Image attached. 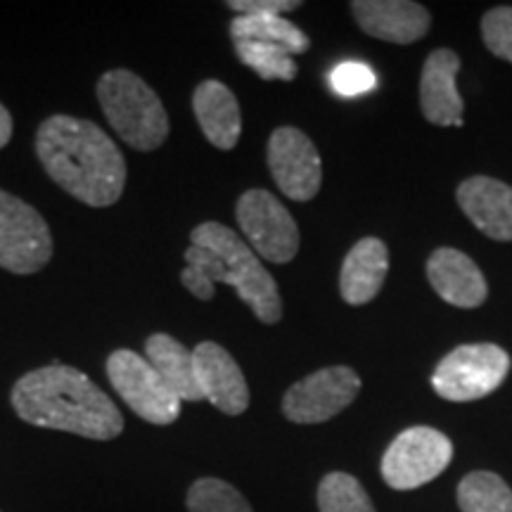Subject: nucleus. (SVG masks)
Here are the masks:
<instances>
[{
	"instance_id": "nucleus-1",
	"label": "nucleus",
	"mask_w": 512,
	"mask_h": 512,
	"mask_svg": "<svg viewBox=\"0 0 512 512\" xmlns=\"http://www.w3.org/2000/svg\"><path fill=\"white\" fill-rule=\"evenodd\" d=\"M36 155L64 192L88 207H112L126 188V159L98 124L55 114L36 131Z\"/></svg>"
},
{
	"instance_id": "nucleus-2",
	"label": "nucleus",
	"mask_w": 512,
	"mask_h": 512,
	"mask_svg": "<svg viewBox=\"0 0 512 512\" xmlns=\"http://www.w3.org/2000/svg\"><path fill=\"white\" fill-rule=\"evenodd\" d=\"M12 408L24 422L83 439L112 441L124 432V415L91 377L72 366H43L15 382Z\"/></svg>"
},
{
	"instance_id": "nucleus-3",
	"label": "nucleus",
	"mask_w": 512,
	"mask_h": 512,
	"mask_svg": "<svg viewBox=\"0 0 512 512\" xmlns=\"http://www.w3.org/2000/svg\"><path fill=\"white\" fill-rule=\"evenodd\" d=\"M185 266L202 273L211 283H226L238 290L261 323L273 325L283 318V299L278 283L266 271L254 249L235 230L216 221L200 223L190 233Z\"/></svg>"
},
{
	"instance_id": "nucleus-4",
	"label": "nucleus",
	"mask_w": 512,
	"mask_h": 512,
	"mask_svg": "<svg viewBox=\"0 0 512 512\" xmlns=\"http://www.w3.org/2000/svg\"><path fill=\"white\" fill-rule=\"evenodd\" d=\"M98 93L102 114L117 136L138 152H152L169 138L171 124L159 95L131 69H110L100 76Z\"/></svg>"
},
{
	"instance_id": "nucleus-5",
	"label": "nucleus",
	"mask_w": 512,
	"mask_h": 512,
	"mask_svg": "<svg viewBox=\"0 0 512 512\" xmlns=\"http://www.w3.org/2000/svg\"><path fill=\"white\" fill-rule=\"evenodd\" d=\"M105 370L114 392L138 418L159 427L174 425L178 420L183 401L171 392L145 356L131 349H117L107 358Z\"/></svg>"
},
{
	"instance_id": "nucleus-6",
	"label": "nucleus",
	"mask_w": 512,
	"mask_h": 512,
	"mask_svg": "<svg viewBox=\"0 0 512 512\" xmlns=\"http://www.w3.org/2000/svg\"><path fill=\"white\" fill-rule=\"evenodd\" d=\"M508 373V351L496 344H463L441 358L432 387L446 401H477L496 392Z\"/></svg>"
},
{
	"instance_id": "nucleus-7",
	"label": "nucleus",
	"mask_w": 512,
	"mask_h": 512,
	"mask_svg": "<svg viewBox=\"0 0 512 512\" xmlns=\"http://www.w3.org/2000/svg\"><path fill=\"white\" fill-rule=\"evenodd\" d=\"M53 259V233L38 211L0 188V268L31 275Z\"/></svg>"
},
{
	"instance_id": "nucleus-8",
	"label": "nucleus",
	"mask_w": 512,
	"mask_h": 512,
	"mask_svg": "<svg viewBox=\"0 0 512 512\" xmlns=\"http://www.w3.org/2000/svg\"><path fill=\"white\" fill-rule=\"evenodd\" d=\"M453 458V444L434 427H408L382 458V477L396 491H411L430 484Z\"/></svg>"
},
{
	"instance_id": "nucleus-9",
	"label": "nucleus",
	"mask_w": 512,
	"mask_h": 512,
	"mask_svg": "<svg viewBox=\"0 0 512 512\" xmlns=\"http://www.w3.org/2000/svg\"><path fill=\"white\" fill-rule=\"evenodd\" d=\"M245 242L271 264H290L299 252V228L273 192L247 190L235 207Z\"/></svg>"
},
{
	"instance_id": "nucleus-10",
	"label": "nucleus",
	"mask_w": 512,
	"mask_h": 512,
	"mask_svg": "<svg viewBox=\"0 0 512 512\" xmlns=\"http://www.w3.org/2000/svg\"><path fill=\"white\" fill-rule=\"evenodd\" d=\"M361 392V377L349 366H332L294 382L283 399V413L297 425H318L351 406Z\"/></svg>"
},
{
	"instance_id": "nucleus-11",
	"label": "nucleus",
	"mask_w": 512,
	"mask_h": 512,
	"mask_svg": "<svg viewBox=\"0 0 512 512\" xmlns=\"http://www.w3.org/2000/svg\"><path fill=\"white\" fill-rule=\"evenodd\" d=\"M268 169L287 200L311 202L323 183V162L304 131L280 126L268 140Z\"/></svg>"
},
{
	"instance_id": "nucleus-12",
	"label": "nucleus",
	"mask_w": 512,
	"mask_h": 512,
	"mask_svg": "<svg viewBox=\"0 0 512 512\" xmlns=\"http://www.w3.org/2000/svg\"><path fill=\"white\" fill-rule=\"evenodd\" d=\"M192 358L204 399L226 415L245 413L249 408V387L238 361L216 342L197 344Z\"/></svg>"
},
{
	"instance_id": "nucleus-13",
	"label": "nucleus",
	"mask_w": 512,
	"mask_h": 512,
	"mask_svg": "<svg viewBox=\"0 0 512 512\" xmlns=\"http://www.w3.org/2000/svg\"><path fill=\"white\" fill-rule=\"evenodd\" d=\"M351 12L368 36L399 46L425 38L432 24L430 12L411 0H354Z\"/></svg>"
},
{
	"instance_id": "nucleus-14",
	"label": "nucleus",
	"mask_w": 512,
	"mask_h": 512,
	"mask_svg": "<svg viewBox=\"0 0 512 512\" xmlns=\"http://www.w3.org/2000/svg\"><path fill=\"white\" fill-rule=\"evenodd\" d=\"M460 57L439 48L427 57L420 76V107L434 126H463V98L458 93Z\"/></svg>"
},
{
	"instance_id": "nucleus-15",
	"label": "nucleus",
	"mask_w": 512,
	"mask_h": 512,
	"mask_svg": "<svg viewBox=\"0 0 512 512\" xmlns=\"http://www.w3.org/2000/svg\"><path fill=\"white\" fill-rule=\"evenodd\" d=\"M456 197L467 219L486 238L512 240V188L508 183L489 176H472L460 183Z\"/></svg>"
},
{
	"instance_id": "nucleus-16",
	"label": "nucleus",
	"mask_w": 512,
	"mask_h": 512,
	"mask_svg": "<svg viewBox=\"0 0 512 512\" xmlns=\"http://www.w3.org/2000/svg\"><path fill=\"white\" fill-rule=\"evenodd\" d=\"M427 278L434 292L458 309H477L486 302V280L470 256L458 249L441 247L427 261Z\"/></svg>"
},
{
	"instance_id": "nucleus-17",
	"label": "nucleus",
	"mask_w": 512,
	"mask_h": 512,
	"mask_svg": "<svg viewBox=\"0 0 512 512\" xmlns=\"http://www.w3.org/2000/svg\"><path fill=\"white\" fill-rule=\"evenodd\" d=\"M192 112L204 138L219 150H233L242 133V114L235 93L226 83L207 79L192 93Z\"/></svg>"
},
{
	"instance_id": "nucleus-18",
	"label": "nucleus",
	"mask_w": 512,
	"mask_h": 512,
	"mask_svg": "<svg viewBox=\"0 0 512 512\" xmlns=\"http://www.w3.org/2000/svg\"><path fill=\"white\" fill-rule=\"evenodd\" d=\"M389 271V252L380 238L358 240L347 254L339 273V292L351 306L373 302Z\"/></svg>"
},
{
	"instance_id": "nucleus-19",
	"label": "nucleus",
	"mask_w": 512,
	"mask_h": 512,
	"mask_svg": "<svg viewBox=\"0 0 512 512\" xmlns=\"http://www.w3.org/2000/svg\"><path fill=\"white\" fill-rule=\"evenodd\" d=\"M145 358L150 366L162 375V380L169 384V389L181 401H202L195 375V358L185 344L166 332H155L145 339Z\"/></svg>"
},
{
	"instance_id": "nucleus-20",
	"label": "nucleus",
	"mask_w": 512,
	"mask_h": 512,
	"mask_svg": "<svg viewBox=\"0 0 512 512\" xmlns=\"http://www.w3.org/2000/svg\"><path fill=\"white\" fill-rule=\"evenodd\" d=\"M233 41L268 43L287 50L290 55H304L309 50V38L297 24L287 22L283 15H238L230 22Z\"/></svg>"
},
{
	"instance_id": "nucleus-21",
	"label": "nucleus",
	"mask_w": 512,
	"mask_h": 512,
	"mask_svg": "<svg viewBox=\"0 0 512 512\" xmlns=\"http://www.w3.org/2000/svg\"><path fill=\"white\" fill-rule=\"evenodd\" d=\"M458 505L463 512H512V489L496 472H470L458 484Z\"/></svg>"
},
{
	"instance_id": "nucleus-22",
	"label": "nucleus",
	"mask_w": 512,
	"mask_h": 512,
	"mask_svg": "<svg viewBox=\"0 0 512 512\" xmlns=\"http://www.w3.org/2000/svg\"><path fill=\"white\" fill-rule=\"evenodd\" d=\"M320 512H375L368 491L347 472H330L318 484Z\"/></svg>"
},
{
	"instance_id": "nucleus-23",
	"label": "nucleus",
	"mask_w": 512,
	"mask_h": 512,
	"mask_svg": "<svg viewBox=\"0 0 512 512\" xmlns=\"http://www.w3.org/2000/svg\"><path fill=\"white\" fill-rule=\"evenodd\" d=\"M235 53L245 67L252 69L264 81H294L297 79V62L287 50L268 43L256 41H235Z\"/></svg>"
},
{
	"instance_id": "nucleus-24",
	"label": "nucleus",
	"mask_w": 512,
	"mask_h": 512,
	"mask_svg": "<svg viewBox=\"0 0 512 512\" xmlns=\"http://www.w3.org/2000/svg\"><path fill=\"white\" fill-rule=\"evenodd\" d=\"M188 512H254L247 498L233 484L216 477H202L185 496Z\"/></svg>"
},
{
	"instance_id": "nucleus-25",
	"label": "nucleus",
	"mask_w": 512,
	"mask_h": 512,
	"mask_svg": "<svg viewBox=\"0 0 512 512\" xmlns=\"http://www.w3.org/2000/svg\"><path fill=\"white\" fill-rule=\"evenodd\" d=\"M482 36L486 48L496 57L505 62H512V8L503 5V8L489 10L482 19Z\"/></svg>"
},
{
	"instance_id": "nucleus-26",
	"label": "nucleus",
	"mask_w": 512,
	"mask_h": 512,
	"mask_svg": "<svg viewBox=\"0 0 512 512\" xmlns=\"http://www.w3.org/2000/svg\"><path fill=\"white\" fill-rule=\"evenodd\" d=\"M377 83V76L368 64L361 62H344L339 67L332 69L330 74V86L337 95H344V98H356V95H363L373 91Z\"/></svg>"
},
{
	"instance_id": "nucleus-27",
	"label": "nucleus",
	"mask_w": 512,
	"mask_h": 512,
	"mask_svg": "<svg viewBox=\"0 0 512 512\" xmlns=\"http://www.w3.org/2000/svg\"><path fill=\"white\" fill-rule=\"evenodd\" d=\"M230 10L238 15H283L302 8L299 0H230Z\"/></svg>"
},
{
	"instance_id": "nucleus-28",
	"label": "nucleus",
	"mask_w": 512,
	"mask_h": 512,
	"mask_svg": "<svg viewBox=\"0 0 512 512\" xmlns=\"http://www.w3.org/2000/svg\"><path fill=\"white\" fill-rule=\"evenodd\" d=\"M12 138V114L8 112V107L0 102V150L10 143Z\"/></svg>"
}]
</instances>
